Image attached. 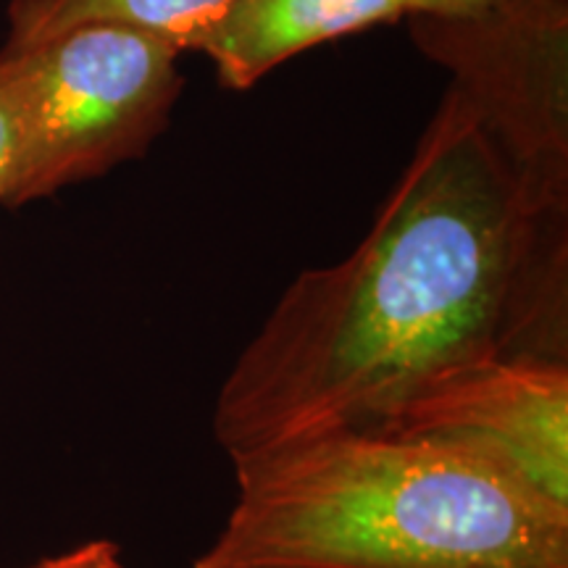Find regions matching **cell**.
<instances>
[{
    "label": "cell",
    "instance_id": "cell-10",
    "mask_svg": "<svg viewBox=\"0 0 568 568\" xmlns=\"http://www.w3.org/2000/svg\"><path fill=\"white\" fill-rule=\"evenodd\" d=\"M493 0H418L416 13H439V17H458L485 9Z\"/></svg>",
    "mask_w": 568,
    "mask_h": 568
},
{
    "label": "cell",
    "instance_id": "cell-9",
    "mask_svg": "<svg viewBox=\"0 0 568 568\" xmlns=\"http://www.w3.org/2000/svg\"><path fill=\"white\" fill-rule=\"evenodd\" d=\"M17 151H19L17 116H13L9 95H6V90L0 88V205L9 203L13 174H17Z\"/></svg>",
    "mask_w": 568,
    "mask_h": 568
},
{
    "label": "cell",
    "instance_id": "cell-3",
    "mask_svg": "<svg viewBox=\"0 0 568 568\" xmlns=\"http://www.w3.org/2000/svg\"><path fill=\"white\" fill-rule=\"evenodd\" d=\"M180 55L172 40L109 21L0 53V88L19 132L6 209L142 159L180 101Z\"/></svg>",
    "mask_w": 568,
    "mask_h": 568
},
{
    "label": "cell",
    "instance_id": "cell-7",
    "mask_svg": "<svg viewBox=\"0 0 568 568\" xmlns=\"http://www.w3.org/2000/svg\"><path fill=\"white\" fill-rule=\"evenodd\" d=\"M230 0H9L6 40L0 53H17L71 27L109 21L184 42L216 17Z\"/></svg>",
    "mask_w": 568,
    "mask_h": 568
},
{
    "label": "cell",
    "instance_id": "cell-6",
    "mask_svg": "<svg viewBox=\"0 0 568 568\" xmlns=\"http://www.w3.org/2000/svg\"><path fill=\"white\" fill-rule=\"evenodd\" d=\"M416 11L418 0H230L190 34L184 53L211 59L224 88L247 90L308 48Z\"/></svg>",
    "mask_w": 568,
    "mask_h": 568
},
{
    "label": "cell",
    "instance_id": "cell-5",
    "mask_svg": "<svg viewBox=\"0 0 568 568\" xmlns=\"http://www.w3.org/2000/svg\"><path fill=\"white\" fill-rule=\"evenodd\" d=\"M366 426L485 445L568 508V361L503 358L458 368Z\"/></svg>",
    "mask_w": 568,
    "mask_h": 568
},
{
    "label": "cell",
    "instance_id": "cell-1",
    "mask_svg": "<svg viewBox=\"0 0 568 568\" xmlns=\"http://www.w3.org/2000/svg\"><path fill=\"white\" fill-rule=\"evenodd\" d=\"M568 361V195L537 187L458 88L351 255L305 268L213 406L230 458L366 426L458 368Z\"/></svg>",
    "mask_w": 568,
    "mask_h": 568
},
{
    "label": "cell",
    "instance_id": "cell-2",
    "mask_svg": "<svg viewBox=\"0 0 568 568\" xmlns=\"http://www.w3.org/2000/svg\"><path fill=\"white\" fill-rule=\"evenodd\" d=\"M230 460L193 568H568V508L485 445L322 426Z\"/></svg>",
    "mask_w": 568,
    "mask_h": 568
},
{
    "label": "cell",
    "instance_id": "cell-4",
    "mask_svg": "<svg viewBox=\"0 0 568 568\" xmlns=\"http://www.w3.org/2000/svg\"><path fill=\"white\" fill-rule=\"evenodd\" d=\"M408 32L537 187L568 195V0H493Z\"/></svg>",
    "mask_w": 568,
    "mask_h": 568
},
{
    "label": "cell",
    "instance_id": "cell-8",
    "mask_svg": "<svg viewBox=\"0 0 568 568\" xmlns=\"http://www.w3.org/2000/svg\"><path fill=\"white\" fill-rule=\"evenodd\" d=\"M30 568H126L122 564V550L109 539H92L80 548L63 552V556L48 558Z\"/></svg>",
    "mask_w": 568,
    "mask_h": 568
}]
</instances>
